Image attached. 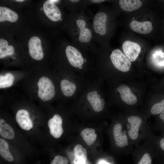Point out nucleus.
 Here are the masks:
<instances>
[{
  "label": "nucleus",
  "instance_id": "aec40b11",
  "mask_svg": "<svg viewBox=\"0 0 164 164\" xmlns=\"http://www.w3.org/2000/svg\"><path fill=\"white\" fill-rule=\"evenodd\" d=\"M62 92L67 97H70L75 93L76 86L74 84L66 79L62 80L60 83Z\"/></svg>",
  "mask_w": 164,
  "mask_h": 164
},
{
  "label": "nucleus",
  "instance_id": "4468645a",
  "mask_svg": "<svg viewBox=\"0 0 164 164\" xmlns=\"http://www.w3.org/2000/svg\"><path fill=\"white\" fill-rule=\"evenodd\" d=\"M122 125L120 123L115 125L113 128V133L115 143L121 147L128 145L127 136L122 132Z\"/></svg>",
  "mask_w": 164,
  "mask_h": 164
},
{
  "label": "nucleus",
  "instance_id": "7c9ffc66",
  "mask_svg": "<svg viewBox=\"0 0 164 164\" xmlns=\"http://www.w3.org/2000/svg\"><path fill=\"white\" fill-rule=\"evenodd\" d=\"M99 164H110L109 163L106 162L104 161H101L99 163Z\"/></svg>",
  "mask_w": 164,
  "mask_h": 164
},
{
  "label": "nucleus",
  "instance_id": "6e6552de",
  "mask_svg": "<svg viewBox=\"0 0 164 164\" xmlns=\"http://www.w3.org/2000/svg\"><path fill=\"white\" fill-rule=\"evenodd\" d=\"M15 119L19 126L23 130H29L33 127V123L29 113L26 110L21 109L18 110L16 114Z\"/></svg>",
  "mask_w": 164,
  "mask_h": 164
},
{
  "label": "nucleus",
  "instance_id": "a211bd4d",
  "mask_svg": "<svg viewBox=\"0 0 164 164\" xmlns=\"http://www.w3.org/2000/svg\"><path fill=\"white\" fill-rule=\"evenodd\" d=\"M15 132L13 128L2 118L0 119V135L4 138L7 139H13Z\"/></svg>",
  "mask_w": 164,
  "mask_h": 164
},
{
  "label": "nucleus",
  "instance_id": "393cba45",
  "mask_svg": "<svg viewBox=\"0 0 164 164\" xmlns=\"http://www.w3.org/2000/svg\"><path fill=\"white\" fill-rule=\"evenodd\" d=\"M164 111V99L160 102L156 103L152 107L151 113L154 115L160 114Z\"/></svg>",
  "mask_w": 164,
  "mask_h": 164
},
{
  "label": "nucleus",
  "instance_id": "0eeeda50",
  "mask_svg": "<svg viewBox=\"0 0 164 164\" xmlns=\"http://www.w3.org/2000/svg\"><path fill=\"white\" fill-rule=\"evenodd\" d=\"M43 9L45 15L51 21L56 22L60 19L61 12L58 8L51 0H47L44 2Z\"/></svg>",
  "mask_w": 164,
  "mask_h": 164
},
{
  "label": "nucleus",
  "instance_id": "bb28decb",
  "mask_svg": "<svg viewBox=\"0 0 164 164\" xmlns=\"http://www.w3.org/2000/svg\"><path fill=\"white\" fill-rule=\"evenodd\" d=\"M152 162V159L149 154L146 153L143 155L137 164H151Z\"/></svg>",
  "mask_w": 164,
  "mask_h": 164
},
{
  "label": "nucleus",
  "instance_id": "412c9836",
  "mask_svg": "<svg viewBox=\"0 0 164 164\" xmlns=\"http://www.w3.org/2000/svg\"><path fill=\"white\" fill-rule=\"evenodd\" d=\"M14 51V47L12 45L9 46L8 43L6 40L2 38L0 39V59L12 55Z\"/></svg>",
  "mask_w": 164,
  "mask_h": 164
},
{
  "label": "nucleus",
  "instance_id": "423d86ee",
  "mask_svg": "<svg viewBox=\"0 0 164 164\" xmlns=\"http://www.w3.org/2000/svg\"><path fill=\"white\" fill-rule=\"evenodd\" d=\"M63 120L59 114H55L50 119L48 122V125L51 135L55 138H60L62 135L63 130L62 125Z\"/></svg>",
  "mask_w": 164,
  "mask_h": 164
},
{
  "label": "nucleus",
  "instance_id": "f8f14e48",
  "mask_svg": "<svg viewBox=\"0 0 164 164\" xmlns=\"http://www.w3.org/2000/svg\"><path fill=\"white\" fill-rule=\"evenodd\" d=\"M100 97V95L98 94L97 91H95L89 92L87 95L88 100L93 109L97 112L101 111L104 107V101Z\"/></svg>",
  "mask_w": 164,
  "mask_h": 164
},
{
  "label": "nucleus",
  "instance_id": "473e14b6",
  "mask_svg": "<svg viewBox=\"0 0 164 164\" xmlns=\"http://www.w3.org/2000/svg\"><path fill=\"white\" fill-rule=\"evenodd\" d=\"M15 1L16 2H23L25 0H16Z\"/></svg>",
  "mask_w": 164,
  "mask_h": 164
},
{
  "label": "nucleus",
  "instance_id": "20e7f679",
  "mask_svg": "<svg viewBox=\"0 0 164 164\" xmlns=\"http://www.w3.org/2000/svg\"><path fill=\"white\" fill-rule=\"evenodd\" d=\"M124 54L130 61L136 60L141 51V47L137 43L130 40L124 42L122 45Z\"/></svg>",
  "mask_w": 164,
  "mask_h": 164
},
{
  "label": "nucleus",
  "instance_id": "a878e982",
  "mask_svg": "<svg viewBox=\"0 0 164 164\" xmlns=\"http://www.w3.org/2000/svg\"><path fill=\"white\" fill-rule=\"evenodd\" d=\"M68 159L65 157L60 155L55 157L50 164H68Z\"/></svg>",
  "mask_w": 164,
  "mask_h": 164
},
{
  "label": "nucleus",
  "instance_id": "2eb2a0df",
  "mask_svg": "<svg viewBox=\"0 0 164 164\" xmlns=\"http://www.w3.org/2000/svg\"><path fill=\"white\" fill-rule=\"evenodd\" d=\"M18 18V14L14 11L5 6L0 7V22L5 21L13 22Z\"/></svg>",
  "mask_w": 164,
  "mask_h": 164
},
{
  "label": "nucleus",
  "instance_id": "f3484780",
  "mask_svg": "<svg viewBox=\"0 0 164 164\" xmlns=\"http://www.w3.org/2000/svg\"><path fill=\"white\" fill-rule=\"evenodd\" d=\"M74 164H85L87 159L86 149L80 145H76L74 148Z\"/></svg>",
  "mask_w": 164,
  "mask_h": 164
},
{
  "label": "nucleus",
  "instance_id": "f03ea898",
  "mask_svg": "<svg viewBox=\"0 0 164 164\" xmlns=\"http://www.w3.org/2000/svg\"><path fill=\"white\" fill-rule=\"evenodd\" d=\"M110 58L113 65L118 70L124 72L129 70L131 64V61L119 49L113 50Z\"/></svg>",
  "mask_w": 164,
  "mask_h": 164
},
{
  "label": "nucleus",
  "instance_id": "f257e3e1",
  "mask_svg": "<svg viewBox=\"0 0 164 164\" xmlns=\"http://www.w3.org/2000/svg\"><path fill=\"white\" fill-rule=\"evenodd\" d=\"M38 95L43 101H46L52 99L55 92L54 85L51 80L46 76L40 78L37 83Z\"/></svg>",
  "mask_w": 164,
  "mask_h": 164
},
{
  "label": "nucleus",
  "instance_id": "9b49d317",
  "mask_svg": "<svg viewBox=\"0 0 164 164\" xmlns=\"http://www.w3.org/2000/svg\"><path fill=\"white\" fill-rule=\"evenodd\" d=\"M131 125L130 129L128 132L130 138L132 140L136 139L138 135L139 128L142 122V118L138 116H131L128 119Z\"/></svg>",
  "mask_w": 164,
  "mask_h": 164
},
{
  "label": "nucleus",
  "instance_id": "6ab92c4d",
  "mask_svg": "<svg viewBox=\"0 0 164 164\" xmlns=\"http://www.w3.org/2000/svg\"><path fill=\"white\" fill-rule=\"evenodd\" d=\"M119 4L123 10L131 12L140 8L142 3L139 0H120Z\"/></svg>",
  "mask_w": 164,
  "mask_h": 164
},
{
  "label": "nucleus",
  "instance_id": "ddd939ff",
  "mask_svg": "<svg viewBox=\"0 0 164 164\" xmlns=\"http://www.w3.org/2000/svg\"><path fill=\"white\" fill-rule=\"evenodd\" d=\"M130 26L134 31L142 34L149 33L153 29L152 23L149 21L139 22L133 20L130 23Z\"/></svg>",
  "mask_w": 164,
  "mask_h": 164
},
{
  "label": "nucleus",
  "instance_id": "39448f33",
  "mask_svg": "<svg viewBox=\"0 0 164 164\" xmlns=\"http://www.w3.org/2000/svg\"><path fill=\"white\" fill-rule=\"evenodd\" d=\"M66 54L70 64L75 67H80L84 62V59L80 53L75 48L70 46L66 49Z\"/></svg>",
  "mask_w": 164,
  "mask_h": 164
},
{
  "label": "nucleus",
  "instance_id": "cd10ccee",
  "mask_svg": "<svg viewBox=\"0 0 164 164\" xmlns=\"http://www.w3.org/2000/svg\"><path fill=\"white\" fill-rule=\"evenodd\" d=\"M159 145L160 149L164 152V136L160 140Z\"/></svg>",
  "mask_w": 164,
  "mask_h": 164
},
{
  "label": "nucleus",
  "instance_id": "dca6fc26",
  "mask_svg": "<svg viewBox=\"0 0 164 164\" xmlns=\"http://www.w3.org/2000/svg\"><path fill=\"white\" fill-rule=\"evenodd\" d=\"M77 23L80 29L79 40L81 42L87 43L91 40L92 37V33L91 30L85 27L86 23L83 20L78 19Z\"/></svg>",
  "mask_w": 164,
  "mask_h": 164
},
{
  "label": "nucleus",
  "instance_id": "72a5a7b5",
  "mask_svg": "<svg viewBox=\"0 0 164 164\" xmlns=\"http://www.w3.org/2000/svg\"><path fill=\"white\" fill-rule=\"evenodd\" d=\"M86 61V59H84V62H85Z\"/></svg>",
  "mask_w": 164,
  "mask_h": 164
},
{
  "label": "nucleus",
  "instance_id": "5701e85b",
  "mask_svg": "<svg viewBox=\"0 0 164 164\" xmlns=\"http://www.w3.org/2000/svg\"><path fill=\"white\" fill-rule=\"evenodd\" d=\"M95 132L93 128H87L81 132V136L88 145H91L96 140L97 135Z\"/></svg>",
  "mask_w": 164,
  "mask_h": 164
},
{
  "label": "nucleus",
  "instance_id": "9d476101",
  "mask_svg": "<svg viewBox=\"0 0 164 164\" xmlns=\"http://www.w3.org/2000/svg\"><path fill=\"white\" fill-rule=\"evenodd\" d=\"M120 93L121 99L128 104L132 105L137 102L136 97L132 93L129 87L125 85H122L117 88Z\"/></svg>",
  "mask_w": 164,
  "mask_h": 164
},
{
  "label": "nucleus",
  "instance_id": "b1692460",
  "mask_svg": "<svg viewBox=\"0 0 164 164\" xmlns=\"http://www.w3.org/2000/svg\"><path fill=\"white\" fill-rule=\"evenodd\" d=\"M14 77L10 73H8L0 76V88H7L11 86L13 84Z\"/></svg>",
  "mask_w": 164,
  "mask_h": 164
},
{
  "label": "nucleus",
  "instance_id": "2f4dec72",
  "mask_svg": "<svg viewBox=\"0 0 164 164\" xmlns=\"http://www.w3.org/2000/svg\"><path fill=\"white\" fill-rule=\"evenodd\" d=\"M70 1L73 2H77L80 1L79 0H71Z\"/></svg>",
  "mask_w": 164,
  "mask_h": 164
},
{
  "label": "nucleus",
  "instance_id": "c85d7f7f",
  "mask_svg": "<svg viewBox=\"0 0 164 164\" xmlns=\"http://www.w3.org/2000/svg\"><path fill=\"white\" fill-rule=\"evenodd\" d=\"M159 118L161 120L164 121V111L160 114Z\"/></svg>",
  "mask_w": 164,
  "mask_h": 164
},
{
  "label": "nucleus",
  "instance_id": "7ed1b4c3",
  "mask_svg": "<svg viewBox=\"0 0 164 164\" xmlns=\"http://www.w3.org/2000/svg\"><path fill=\"white\" fill-rule=\"evenodd\" d=\"M29 52V55L33 59L39 60L44 56L40 39L36 36L32 37L28 42Z\"/></svg>",
  "mask_w": 164,
  "mask_h": 164
},
{
  "label": "nucleus",
  "instance_id": "c756f323",
  "mask_svg": "<svg viewBox=\"0 0 164 164\" xmlns=\"http://www.w3.org/2000/svg\"><path fill=\"white\" fill-rule=\"evenodd\" d=\"M91 1L94 3H100L103 2L105 0H91Z\"/></svg>",
  "mask_w": 164,
  "mask_h": 164
},
{
  "label": "nucleus",
  "instance_id": "1a4fd4ad",
  "mask_svg": "<svg viewBox=\"0 0 164 164\" xmlns=\"http://www.w3.org/2000/svg\"><path fill=\"white\" fill-rule=\"evenodd\" d=\"M107 19V15L104 12H99L95 15L94 19L93 26L96 33L101 35H104L106 33Z\"/></svg>",
  "mask_w": 164,
  "mask_h": 164
},
{
  "label": "nucleus",
  "instance_id": "4be33fe9",
  "mask_svg": "<svg viewBox=\"0 0 164 164\" xmlns=\"http://www.w3.org/2000/svg\"><path fill=\"white\" fill-rule=\"evenodd\" d=\"M0 154L4 159L9 162H12L14 160V158L9 151L8 143L2 138H0Z\"/></svg>",
  "mask_w": 164,
  "mask_h": 164
}]
</instances>
